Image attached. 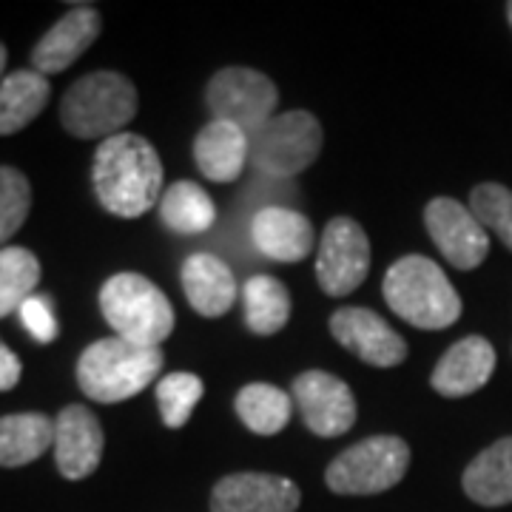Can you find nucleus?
I'll return each mask as SVG.
<instances>
[{"instance_id": "obj_1", "label": "nucleus", "mask_w": 512, "mask_h": 512, "mask_svg": "<svg viewBox=\"0 0 512 512\" xmlns=\"http://www.w3.org/2000/svg\"><path fill=\"white\" fill-rule=\"evenodd\" d=\"M94 194L111 217L134 220L163 197V163L140 134H114L103 140L92 165Z\"/></svg>"}, {"instance_id": "obj_2", "label": "nucleus", "mask_w": 512, "mask_h": 512, "mask_svg": "<svg viewBox=\"0 0 512 512\" xmlns=\"http://www.w3.org/2000/svg\"><path fill=\"white\" fill-rule=\"evenodd\" d=\"M384 302L419 330H444L461 316V296L439 265L427 256H402L384 274Z\"/></svg>"}, {"instance_id": "obj_3", "label": "nucleus", "mask_w": 512, "mask_h": 512, "mask_svg": "<svg viewBox=\"0 0 512 512\" xmlns=\"http://www.w3.org/2000/svg\"><path fill=\"white\" fill-rule=\"evenodd\" d=\"M163 362L160 348H143L120 336L97 339L77 359V384L94 402H126L160 376Z\"/></svg>"}, {"instance_id": "obj_4", "label": "nucleus", "mask_w": 512, "mask_h": 512, "mask_svg": "<svg viewBox=\"0 0 512 512\" xmlns=\"http://www.w3.org/2000/svg\"><path fill=\"white\" fill-rule=\"evenodd\" d=\"M137 114V89L126 74L92 72L63 94L60 123L80 140H109L123 134Z\"/></svg>"}, {"instance_id": "obj_5", "label": "nucleus", "mask_w": 512, "mask_h": 512, "mask_svg": "<svg viewBox=\"0 0 512 512\" xmlns=\"http://www.w3.org/2000/svg\"><path fill=\"white\" fill-rule=\"evenodd\" d=\"M100 311L114 330V336L160 348L174 330V308L151 279L140 274H114L100 288Z\"/></svg>"}, {"instance_id": "obj_6", "label": "nucleus", "mask_w": 512, "mask_h": 512, "mask_svg": "<svg viewBox=\"0 0 512 512\" xmlns=\"http://www.w3.org/2000/svg\"><path fill=\"white\" fill-rule=\"evenodd\" d=\"M322 143L325 134L311 111H285L251 134V163L265 177L291 180L316 163Z\"/></svg>"}, {"instance_id": "obj_7", "label": "nucleus", "mask_w": 512, "mask_h": 512, "mask_svg": "<svg viewBox=\"0 0 512 512\" xmlns=\"http://www.w3.org/2000/svg\"><path fill=\"white\" fill-rule=\"evenodd\" d=\"M410 467V447L399 436H370L330 461L325 481L336 495H379L396 487Z\"/></svg>"}, {"instance_id": "obj_8", "label": "nucleus", "mask_w": 512, "mask_h": 512, "mask_svg": "<svg viewBox=\"0 0 512 512\" xmlns=\"http://www.w3.org/2000/svg\"><path fill=\"white\" fill-rule=\"evenodd\" d=\"M205 103L211 120H222L242 128L245 134H254L276 117L279 89L268 74L231 66L211 77Z\"/></svg>"}, {"instance_id": "obj_9", "label": "nucleus", "mask_w": 512, "mask_h": 512, "mask_svg": "<svg viewBox=\"0 0 512 512\" xmlns=\"http://www.w3.org/2000/svg\"><path fill=\"white\" fill-rule=\"evenodd\" d=\"M370 239L365 228L350 217H333L319 239L316 279L328 296H348L367 279Z\"/></svg>"}, {"instance_id": "obj_10", "label": "nucleus", "mask_w": 512, "mask_h": 512, "mask_svg": "<svg viewBox=\"0 0 512 512\" xmlns=\"http://www.w3.org/2000/svg\"><path fill=\"white\" fill-rule=\"evenodd\" d=\"M424 225L441 256L458 271H473L490 254L487 228L458 200L436 197L433 202H427Z\"/></svg>"}, {"instance_id": "obj_11", "label": "nucleus", "mask_w": 512, "mask_h": 512, "mask_svg": "<svg viewBox=\"0 0 512 512\" xmlns=\"http://www.w3.org/2000/svg\"><path fill=\"white\" fill-rule=\"evenodd\" d=\"M293 402L311 433L322 439L345 436L356 424V399L353 390L339 376L325 370H308L293 379Z\"/></svg>"}, {"instance_id": "obj_12", "label": "nucleus", "mask_w": 512, "mask_h": 512, "mask_svg": "<svg viewBox=\"0 0 512 512\" xmlns=\"http://www.w3.org/2000/svg\"><path fill=\"white\" fill-rule=\"evenodd\" d=\"M333 339L373 367H396L407 359V342L367 308H342L330 316Z\"/></svg>"}, {"instance_id": "obj_13", "label": "nucleus", "mask_w": 512, "mask_h": 512, "mask_svg": "<svg viewBox=\"0 0 512 512\" xmlns=\"http://www.w3.org/2000/svg\"><path fill=\"white\" fill-rule=\"evenodd\" d=\"M106 447L103 427L89 407L69 404L55 419V461L60 476L69 481L89 478L100 467Z\"/></svg>"}, {"instance_id": "obj_14", "label": "nucleus", "mask_w": 512, "mask_h": 512, "mask_svg": "<svg viewBox=\"0 0 512 512\" xmlns=\"http://www.w3.org/2000/svg\"><path fill=\"white\" fill-rule=\"evenodd\" d=\"M302 493L291 478L271 473L225 476L211 493V512H296Z\"/></svg>"}, {"instance_id": "obj_15", "label": "nucleus", "mask_w": 512, "mask_h": 512, "mask_svg": "<svg viewBox=\"0 0 512 512\" xmlns=\"http://www.w3.org/2000/svg\"><path fill=\"white\" fill-rule=\"evenodd\" d=\"M100 29H103V20L94 6H72V12H66L37 40V46L32 49L35 72L43 77L66 72L83 57L86 49H92V43L100 37Z\"/></svg>"}, {"instance_id": "obj_16", "label": "nucleus", "mask_w": 512, "mask_h": 512, "mask_svg": "<svg viewBox=\"0 0 512 512\" xmlns=\"http://www.w3.org/2000/svg\"><path fill=\"white\" fill-rule=\"evenodd\" d=\"M251 242H254L256 254L274 262H302L311 254L316 245V231L308 217H302L299 211L282 208V205H268L262 211H256L251 220Z\"/></svg>"}, {"instance_id": "obj_17", "label": "nucleus", "mask_w": 512, "mask_h": 512, "mask_svg": "<svg viewBox=\"0 0 512 512\" xmlns=\"http://www.w3.org/2000/svg\"><path fill=\"white\" fill-rule=\"evenodd\" d=\"M493 370V345L484 336H467L441 356V362L430 376V384L444 399H461L490 382Z\"/></svg>"}, {"instance_id": "obj_18", "label": "nucleus", "mask_w": 512, "mask_h": 512, "mask_svg": "<svg viewBox=\"0 0 512 512\" xmlns=\"http://www.w3.org/2000/svg\"><path fill=\"white\" fill-rule=\"evenodd\" d=\"M194 160L211 183H234L251 163V134L231 123L211 120L194 140Z\"/></svg>"}, {"instance_id": "obj_19", "label": "nucleus", "mask_w": 512, "mask_h": 512, "mask_svg": "<svg viewBox=\"0 0 512 512\" xmlns=\"http://www.w3.org/2000/svg\"><path fill=\"white\" fill-rule=\"evenodd\" d=\"M183 291L191 308L217 319L228 313L237 302V279L234 271L214 254H191L183 262Z\"/></svg>"}, {"instance_id": "obj_20", "label": "nucleus", "mask_w": 512, "mask_h": 512, "mask_svg": "<svg viewBox=\"0 0 512 512\" xmlns=\"http://www.w3.org/2000/svg\"><path fill=\"white\" fill-rule=\"evenodd\" d=\"M461 487L481 507L512 504V436L478 453L464 470Z\"/></svg>"}, {"instance_id": "obj_21", "label": "nucleus", "mask_w": 512, "mask_h": 512, "mask_svg": "<svg viewBox=\"0 0 512 512\" xmlns=\"http://www.w3.org/2000/svg\"><path fill=\"white\" fill-rule=\"evenodd\" d=\"M52 86L35 69H20L0 83V137L18 134L35 120L49 103Z\"/></svg>"}, {"instance_id": "obj_22", "label": "nucleus", "mask_w": 512, "mask_h": 512, "mask_svg": "<svg viewBox=\"0 0 512 512\" xmlns=\"http://www.w3.org/2000/svg\"><path fill=\"white\" fill-rule=\"evenodd\" d=\"M55 447V419L43 413L0 416V467H23Z\"/></svg>"}, {"instance_id": "obj_23", "label": "nucleus", "mask_w": 512, "mask_h": 512, "mask_svg": "<svg viewBox=\"0 0 512 512\" xmlns=\"http://www.w3.org/2000/svg\"><path fill=\"white\" fill-rule=\"evenodd\" d=\"M160 220L171 234H183V237H197L205 234L214 220H217V208L214 200L205 194V188L191 180L168 185L160 197Z\"/></svg>"}, {"instance_id": "obj_24", "label": "nucleus", "mask_w": 512, "mask_h": 512, "mask_svg": "<svg viewBox=\"0 0 512 512\" xmlns=\"http://www.w3.org/2000/svg\"><path fill=\"white\" fill-rule=\"evenodd\" d=\"M242 308L248 328L259 336H271L291 319V293L274 276L256 274L242 288Z\"/></svg>"}, {"instance_id": "obj_25", "label": "nucleus", "mask_w": 512, "mask_h": 512, "mask_svg": "<svg viewBox=\"0 0 512 512\" xmlns=\"http://www.w3.org/2000/svg\"><path fill=\"white\" fill-rule=\"evenodd\" d=\"M237 416L256 436H276L288 427L293 413V399L274 384H245L237 393Z\"/></svg>"}, {"instance_id": "obj_26", "label": "nucleus", "mask_w": 512, "mask_h": 512, "mask_svg": "<svg viewBox=\"0 0 512 512\" xmlns=\"http://www.w3.org/2000/svg\"><path fill=\"white\" fill-rule=\"evenodd\" d=\"M40 285V262L29 248L6 245L0 248V319L12 311H20V305L35 296Z\"/></svg>"}, {"instance_id": "obj_27", "label": "nucleus", "mask_w": 512, "mask_h": 512, "mask_svg": "<svg viewBox=\"0 0 512 512\" xmlns=\"http://www.w3.org/2000/svg\"><path fill=\"white\" fill-rule=\"evenodd\" d=\"M205 384L197 373H168L157 382V407L165 427H185L194 407L200 404Z\"/></svg>"}, {"instance_id": "obj_28", "label": "nucleus", "mask_w": 512, "mask_h": 512, "mask_svg": "<svg viewBox=\"0 0 512 512\" xmlns=\"http://www.w3.org/2000/svg\"><path fill=\"white\" fill-rule=\"evenodd\" d=\"M29 208H32V185L26 174L12 165H0V245L23 228Z\"/></svg>"}, {"instance_id": "obj_29", "label": "nucleus", "mask_w": 512, "mask_h": 512, "mask_svg": "<svg viewBox=\"0 0 512 512\" xmlns=\"http://www.w3.org/2000/svg\"><path fill=\"white\" fill-rule=\"evenodd\" d=\"M470 211L476 220L490 228L512 251V191L498 183H481L470 194Z\"/></svg>"}, {"instance_id": "obj_30", "label": "nucleus", "mask_w": 512, "mask_h": 512, "mask_svg": "<svg viewBox=\"0 0 512 512\" xmlns=\"http://www.w3.org/2000/svg\"><path fill=\"white\" fill-rule=\"evenodd\" d=\"M20 322L26 325V330L35 336L40 345H49L57 339V319L52 313V302L49 296H29L23 305H20Z\"/></svg>"}, {"instance_id": "obj_31", "label": "nucleus", "mask_w": 512, "mask_h": 512, "mask_svg": "<svg viewBox=\"0 0 512 512\" xmlns=\"http://www.w3.org/2000/svg\"><path fill=\"white\" fill-rule=\"evenodd\" d=\"M23 376V365H20L18 353H12L9 345L0 342V393L3 390H12Z\"/></svg>"}, {"instance_id": "obj_32", "label": "nucleus", "mask_w": 512, "mask_h": 512, "mask_svg": "<svg viewBox=\"0 0 512 512\" xmlns=\"http://www.w3.org/2000/svg\"><path fill=\"white\" fill-rule=\"evenodd\" d=\"M3 69H6V46L0 43V83H3Z\"/></svg>"}, {"instance_id": "obj_33", "label": "nucleus", "mask_w": 512, "mask_h": 512, "mask_svg": "<svg viewBox=\"0 0 512 512\" xmlns=\"http://www.w3.org/2000/svg\"><path fill=\"white\" fill-rule=\"evenodd\" d=\"M507 20H510V26H512V3H507Z\"/></svg>"}]
</instances>
